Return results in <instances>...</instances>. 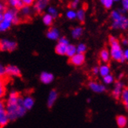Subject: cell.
Masks as SVG:
<instances>
[{"label": "cell", "instance_id": "6da1fadb", "mask_svg": "<svg viewBox=\"0 0 128 128\" xmlns=\"http://www.w3.org/2000/svg\"><path fill=\"white\" fill-rule=\"evenodd\" d=\"M5 107L9 120H15L23 117L27 112L22 104V98L18 92L14 90H12L9 94L7 102Z\"/></svg>", "mask_w": 128, "mask_h": 128}, {"label": "cell", "instance_id": "7a4b0ae2", "mask_svg": "<svg viewBox=\"0 0 128 128\" xmlns=\"http://www.w3.org/2000/svg\"><path fill=\"white\" fill-rule=\"evenodd\" d=\"M108 42L110 44V57L116 62L123 63L125 62L124 57V50H122L119 40L114 36H109Z\"/></svg>", "mask_w": 128, "mask_h": 128}, {"label": "cell", "instance_id": "3957f363", "mask_svg": "<svg viewBox=\"0 0 128 128\" xmlns=\"http://www.w3.org/2000/svg\"><path fill=\"white\" fill-rule=\"evenodd\" d=\"M111 18L113 20L112 24V28L123 30H126L127 28L128 20L125 16L117 12V11H112V14H111Z\"/></svg>", "mask_w": 128, "mask_h": 128}, {"label": "cell", "instance_id": "277c9868", "mask_svg": "<svg viewBox=\"0 0 128 128\" xmlns=\"http://www.w3.org/2000/svg\"><path fill=\"white\" fill-rule=\"evenodd\" d=\"M18 47V44L14 41H11L10 40H0V50L13 52Z\"/></svg>", "mask_w": 128, "mask_h": 128}, {"label": "cell", "instance_id": "5b68a950", "mask_svg": "<svg viewBox=\"0 0 128 128\" xmlns=\"http://www.w3.org/2000/svg\"><path fill=\"white\" fill-rule=\"evenodd\" d=\"M88 86L94 93L102 94V93H104L106 91V86H105L104 84H102V83L96 82V81L89 82Z\"/></svg>", "mask_w": 128, "mask_h": 128}, {"label": "cell", "instance_id": "8992f818", "mask_svg": "<svg viewBox=\"0 0 128 128\" xmlns=\"http://www.w3.org/2000/svg\"><path fill=\"white\" fill-rule=\"evenodd\" d=\"M124 84L123 82L121 81H116L115 82V84H114V87H113V90L112 91V97L118 100L120 98L121 96V94L123 92L124 89Z\"/></svg>", "mask_w": 128, "mask_h": 128}, {"label": "cell", "instance_id": "52a82bcc", "mask_svg": "<svg viewBox=\"0 0 128 128\" xmlns=\"http://www.w3.org/2000/svg\"><path fill=\"white\" fill-rule=\"evenodd\" d=\"M9 122V118L6 112L5 104L0 100V126H6Z\"/></svg>", "mask_w": 128, "mask_h": 128}, {"label": "cell", "instance_id": "ba28073f", "mask_svg": "<svg viewBox=\"0 0 128 128\" xmlns=\"http://www.w3.org/2000/svg\"><path fill=\"white\" fill-rule=\"evenodd\" d=\"M20 75L21 72L18 67L12 64L6 67V76L9 77H19Z\"/></svg>", "mask_w": 128, "mask_h": 128}, {"label": "cell", "instance_id": "9c48e42d", "mask_svg": "<svg viewBox=\"0 0 128 128\" xmlns=\"http://www.w3.org/2000/svg\"><path fill=\"white\" fill-rule=\"evenodd\" d=\"M85 55L81 54H76L74 56L70 58L69 62L75 66H81L85 62Z\"/></svg>", "mask_w": 128, "mask_h": 128}, {"label": "cell", "instance_id": "30bf717a", "mask_svg": "<svg viewBox=\"0 0 128 128\" xmlns=\"http://www.w3.org/2000/svg\"><path fill=\"white\" fill-rule=\"evenodd\" d=\"M40 80L42 83H44V84H50V83H51L54 81V76L52 73H50V72H42L40 74Z\"/></svg>", "mask_w": 128, "mask_h": 128}, {"label": "cell", "instance_id": "8fae6325", "mask_svg": "<svg viewBox=\"0 0 128 128\" xmlns=\"http://www.w3.org/2000/svg\"><path fill=\"white\" fill-rule=\"evenodd\" d=\"M22 104L26 110H30L35 104V100L32 96H25L22 98Z\"/></svg>", "mask_w": 128, "mask_h": 128}, {"label": "cell", "instance_id": "7c38bea8", "mask_svg": "<svg viewBox=\"0 0 128 128\" xmlns=\"http://www.w3.org/2000/svg\"><path fill=\"white\" fill-rule=\"evenodd\" d=\"M58 93L57 92V90H52L49 93V95L47 98V106L49 108H52L54 106V104H55L58 99Z\"/></svg>", "mask_w": 128, "mask_h": 128}, {"label": "cell", "instance_id": "4fadbf2b", "mask_svg": "<svg viewBox=\"0 0 128 128\" xmlns=\"http://www.w3.org/2000/svg\"><path fill=\"white\" fill-rule=\"evenodd\" d=\"M50 0H37L34 5V10L37 13H42V11L46 8L49 4Z\"/></svg>", "mask_w": 128, "mask_h": 128}, {"label": "cell", "instance_id": "5bb4252c", "mask_svg": "<svg viewBox=\"0 0 128 128\" xmlns=\"http://www.w3.org/2000/svg\"><path fill=\"white\" fill-rule=\"evenodd\" d=\"M46 36L48 38L51 40H57L60 37V32L56 28H51L48 30L46 33Z\"/></svg>", "mask_w": 128, "mask_h": 128}, {"label": "cell", "instance_id": "9a60e30c", "mask_svg": "<svg viewBox=\"0 0 128 128\" xmlns=\"http://www.w3.org/2000/svg\"><path fill=\"white\" fill-rule=\"evenodd\" d=\"M110 72H111V68L109 65L107 64H103L100 67H98V74L102 77L108 74H111Z\"/></svg>", "mask_w": 128, "mask_h": 128}, {"label": "cell", "instance_id": "2e32d148", "mask_svg": "<svg viewBox=\"0 0 128 128\" xmlns=\"http://www.w3.org/2000/svg\"><path fill=\"white\" fill-rule=\"evenodd\" d=\"M100 59H101L102 62H104V64L108 63L110 60L111 59L110 54L107 49H103L100 52Z\"/></svg>", "mask_w": 128, "mask_h": 128}, {"label": "cell", "instance_id": "e0dca14e", "mask_svg": "<svg viewBox=\"0 0 128 128\" xmlns=\"http://www.w3.org/2000/svg\"><path fill=\"white\" fill-rule=\"evenodd\" d=\"M116 124L120 128H124L127 125V117L125 116L120 115L116 117Z\"/></svg>", "mask_w": 128, "mask_h": 128}, {"label": "cell", "instance_id": "ac0fdd59", "mask_svg": "<svg viewBox=\"0 0 128 128\" xmlns=\"http://www.w3.org/2000/svg\"><path fill=\"white\" fill-rule=\"evenodd\" d=\"M68 45H66V44L62 43V42H58L57 44L56 47H55V51L59 55H65L66 54V50L67 46Z\"/></svg>", "mask_w": 128, "mask_h": 128}, {"label": "cell", "instance_id": "d6986e66", "mask_svg": "<svg viewBox=\"0 0 128 128\" xmlns=\"http://www.w3.org/2000/svg\"><path fill=\"white\" fill-rule=\"evenodd\" d=\"M121 100L123 102V104H124L125 108L127 109L128 108V89L127 88H124L123 92L121 94Z\"/></svg>", "mask_w": 128, "mask_h": 128}, {"label": "cell", "instance_id": "ffe728a7", "mask_svg": "<svg viewBox=\"0 0 128 128\" xmlns=\"http://www.w3.org/2000/svg\"><path fill=\"white\" fill-rule=\"evenodd\" d=\"M76 54V46L72 45V44H69V45L67 46L65 55H67V56L70 58L72 56H74Z\"/></svg>", "mask_w": 128, "mask_h": 128}, {"label": "cell", "instance_id": "44dd1931", "mask_svg": "<svg viewBox=\"0 0 128 128\" xmlns=\"http://www.w3.org/2000/svg\"><path fill=\"white\" fill-rule=\"evenodd\" d=\"M83 33V29L81 27H76L72 31V36L74 38H79L81 37V36Z\"/></svg>", "mask_w": 128, "mask_h": 128}, {"label": "cell", "instance_id": "7402d4cb", "mask_svg": "<svg viewBox=\"0 0 128 128\" xmlns=\"http://www.w3.org/2000/svg\"><path fill=\"white\" fill-rule=\"evenodd\" d=\"M42 21L43 23L45 24L47 26H51L53 24V22H54V18H52L51 15H50L49 14H45L43 16L42 18Z\"/></svg>", "mask_w": 128, "mask_h": 128}, {"label": "cell", "instance_id": "603a6c76", "mask_svg": "<svg viewBox=\"0 0 128 128\" xmlns=\"http://www.w3.org/2000/svg\"><path fill=\"white\" fill-rule=\"evenodd\" d=\"M11 24L10 22H8L6 20H2L0 22V32H5L8 29H10V28L11 27Z\"/></svg>", "mask_w": 128, "mask_h": 128}, {"label": "cell", "instance_id": "cb8c5ba5", "mask_svg": "<svg viewBox=\"0 0 128 128\" xmlns=\"http://www.w3.org/2000/svg\"><path fill=\"white\" fill-rule=\"evenodd\" d=\"M76 18L77 19L79 20L81 23H84V21H85V18H86V16H85V11L84 10H78V12L76 13Z\"/></svg>", "mask_w": 128, "mask_h": 128}, {"label": "cell", "instance_id": "d4e9b609", "mask_svg": "<svg viewBox=\"0 0 128 128\" xmlns=\"http://www.w3.org/2000/svg\"><path fill=\"white\" fill-rule=\"evenodd\" d=\"M87 47L86 46V44L84 43H80L79 45L76 46V53L77 54H84L86 51Z\"/></svg>", "mask_w": 128, "mask_h": 128}, {"label": "cell", "instance_id": "484cf974", "mask_svg": "<svg viewBox=\"0 0 128 128\" xmlns=\"http://www.w3.org/2000/svg\"><path fill=\"white\" fill-rule=\"evenodd\" d=\"M103 82L104 84H112V83L114 82V77L112 74H108L107 76H105L103 77Z\"/></svg>", "mask_w": 128, "mask_h": 128}, {"label": "cell", "instance_id": "4316f807", "mask_svg": "<svg viewBox=\"0 0 128 128\" xmlns=\"http://www.w3.org/2000/svg\"><path fill=\"white\" fill-rule=\"evenodd\" d=\"M101 2L104 5L105 9H110L112 6L113 1L112 0H101Z\"/></svg>", "mask_w": 128, "mask_h": 128}, {"label": "cell", "instance_id": "83f0119b", "mask_svg": "<svg viewBox=\"0 0 128 128\" xmlns=\"http://www.w3.org/2000/svg\"><path fill=\"white\" fill-rule=\"evenodd\" d=\"M67 18L70 20H73L76 18V13L75 12L74 10H68V12H67Z\"/></svg>", "mask_w": 128, "mask_h": 128}, {"label": "cell", "instance_id": "f1b7e54d", "mask_svg": "<svg viewBox=\"0 0 128 128\" xmlns=\"http://www.w3.org/2000/svg\"><path fill=\"white\" fill-rule=\"evenodd\" d=\"M49 12H50V15H51L52 16V18L54 19V18H56L57 16H58V11L56 9H54V7H50L49 8Z\"/></svg>", "mask_w": 128, "mask_h": 128}, {"label": "cell", "instance_id": "f546056e", "mask_svg": "<svg viewBox=\"0 0 128 128\" xmlns=\"http://www.w3.org/2000/svg\"><path fill=\"white\" fill-rule=\"evenodd\" d=\"M21 12H22V14H23L24 16H28L29 14H30V8H29V6H24L21 9Z\"/></svg>", "mask_w": 128, "mask_h": 128}, {"label": "cell", "instance_id": "4dcf8cb0", "mask_svg": "<svg viewBox=\"0 0 128 128\" xmlns=\"http://www.w3.org/2000/svg\"><path fill=\"white\" fill-rule=\"evenodd\" d=\"M6 76V67L0 63V78H5Z\"/></svg>", "mask_w": 128, "mask_h": 128}, {"label": "cell", "instance_id": "1f68e13d", "mask_svg": "<svg viewBox=\"0 0 128 128\" xmlns=\"http://www.w3.org/2000/svg\"><path fill=\"white\" fill-rule=\"evenodd\" d=\"M35 0H21V2H23V4L26 6H30L33 3H34Z\"/></svg>", "mask_w": 128, "mask_h": 128}, {"label": "cell", "instance_id": "d6a6232c", "mask_svg": "<svg viewBox=\"0 0 128 128\" xmlns=\"http://www.w3.org/2000/svg\"><path fill=\"white\" fill-rule=\"evenodd\" d=\"M6 94V87L5 86H0V100Z\"/></svg>", "mask_w": 128, "mask_h": 128}, {"label": "cell", "instance_id": "836d02e7", "mask_svg": "<svg viewBox=\"0 0 128 128\" xmlns=\"http://www.w3.org/2000/svg\"><path fill=\"white\" fill-rule=\"evenodd\" d=\"M80 2V0H74L73 2H70L69 4V7L72 8V9H76L77 7V6H78V3H79Z\"/></svg>", "mask_w": 128, "mask_h": 128}, {"label": "cell", "instance_id": "e575fe53", "mask_svg": "<svg viewBox=\"0 0 128 128\" xmlns=\"http://www.w3.org/2000/svg\"><path fill=\"white\" fill-rule=\"evenodd\" d=\"M123 6L125 11L128 10V0H123Z\"/></svg>", "mask_w": 128, "mask_h": 128}, {"label": "cell", "instance_id": "d590c367", "mask_svg": "<svg viewBox=\"0 0 128 128\" xmlns=\"http://www.w3.org/2000/svg\"><path fill=\"white\" fill-rule=\"evenodd\" d=\"M92 72L94 75H98V67H94L92 69Z\"/></svg>", "mask_w": 128, "mask_h": 128}, {"label": "cell", "instance_id": "8d00e7d4", "mask_svg": "<svg viewBox=\"0 0 128 128\" xmlns=\"http://www.w3.org/2000/svg\"><path fill=\"white\" fill-rule=\"evenodd\" d=\"M6 10V9L5 6H3L2 4H1V3H0V13L5 12Z\"/></svg>", "mask_w": 128, "mask_h": 128}, {"label": "cell", "instance_id": "74e56055", "mask_svg": "<svg viewBox=\"0 0 128 128\" xmlns=\"http://www.w3.org/2000/svg\"><path fill=\"white\" fill-rule=\"evenodd\" d=\"M124 57L126 60L128 59V50H126L124 51Z\"/></svg>", "mask_w": 128, "mask_h": 128}, {"label": "cell", "instance_id": "f35d334b", "mask_svg": "<svg viewBox=\"0 0 128 128\" xmlns=\"http://www.w3.org/2000/svg\"><path fill=\"white\" fill-rule=\"evenodd\" d=\"M0 86H5V78H0Z\"/></svg>", "mask_w": 128, "mask_h": 128}, {"label": "cell", "instance_id": "ab89813d", "mask_svg": "<svg viewBox=\"0 0 128 128\" xmlns=\"http://www.w3.org/2000/svg\"><path fill=\"white\" fill-rule=\"evenodd\" d=\"M127 42H128V41H127V40L126 38H123V40H122V43L124 44V45H127Z\"/></svg>", "mask_w": 128, "mask_h": 128}, {"label": "cell", "instance_id": "60d3db41", "mask_svg": "<svg viewBox=\"0 0 128 128\" xmlns=\"http://www.w3.org/2000/svg\"><path fill=\"white\" fill-rule=\"evenodd\" d=\"M3 20V13H0V22Z\"/></svg>", "mask_w": 128, "mask_h": 128}, {"label": "cell", "instance_id": "b9f144b4", "mask_svg": "<svg viewBox=\"0 0 128 128\" xmlns=\"http://www.w3.org/2000/svg\"><path fill=\"white\" fill-rule=\"evenodd\" d=\"M16 1V0H9V2H10V3L11 4V6H14V2Z\"/></svg>", "mask_w": 128, "mask_h": 128}, {"label": "cell", "instance_id": "7bdbcfd3", "mask_svg": "<svg viewBox=\"0 0 128 128\" xmlns=\"http://www.w3.org/2000/svg\"><path fill=\"white\" fill-rule=\"evenodd\" d=\"M124 73H122V74H120V75L119 78H120V79H122V78L124 77Z\"/></svg>", "mask_w": 128, "mask_h": 128}, {"label": "cell", "instance_id": "ee69618b", "mask_svg": "<svg viewBox=\"0 0 128 128\" xmlns=\"http://www.w3.org/2000/svg\"><path fill=\"white\" fill-rule=\"evenodd\" d=\"M112 1H119V0H112Z\"/></svg>", "mask_w": 128, "mask_h": 128}, {"label": "cell", "instance_id": "f6af8a7d", "mask_svg": "<svg viewBox=\"0 0 128 128\" xmlns=\"http://www.w3.org/2000/svg\"><path fill=\"white\" fill-rule=\"evenodd\" d=\"M0 128H2V127H1V126H0Z\"/></svg>", "mask_w": 128, "mask_h": 128}]
</instances>
